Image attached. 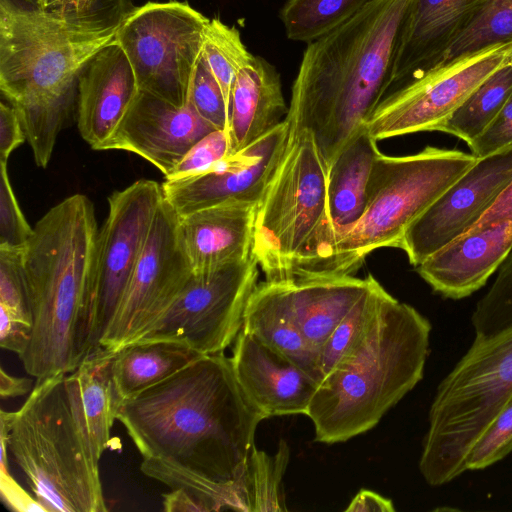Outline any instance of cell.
Listing matches in <instances>:
<instances>
[{
    "label": "cell",
    "instance_id": "1",
    "mask_svg": "<svg viewBox=\"0 0 512 512\" xmlns=\"http://www.w3.org/2000/svg\"><path fill=\"white\" fill-rule=\"evenodd\" d=\"M265 418L223 352L203 355L122 401L116 415L141 465L176 468L222 485L244 482L255 432Z\"/></svg>",
    "mask_w": 512,
    "mask_h": 512
},
{
    "label": "cell",
    "instance_id": "2",
    "mask_svg": "<svg viewBox=\"0 0 512 512\" xmlns=\"http://www.w3.org/2000/svg\"><path fill=\"white\" fill-rule=\"evenodd\" d=\"M124 8L122 0H99L85 12L0 0V90L19 116L38 167H47L79 75L114 41L130 10Z\"/></svg>",
    "mask_w": 512,
    "mask_h": 512
},
{
    "label": "cell",
    "instance_id": "3",
    "mask_svg": "<svg viewBox=\"0 0 512 512\" xmlns=\"http://www.w3.org/2000/svg\"><path fill=\"white\" fill-rule=\"evenodd\" d=\"M413 0H372L308 43L285 119L309 131L327 167L369 119L392 84L402 27Z\"/></svg>",
    "mask_w": 512,
    "mask_h": 512
},
{
    "label": "cell",
    "instance_id": "4",
    "mask_svg": "<svg viewBox=\"0 0 512 512\" xmlns=\"http://www.w3.org/2000/svg\"><path fill=\"white\" fill-rule=\"evenodd\" d=\"M98 230L92 201L74 194L37 221L23 248L32 334L18 357L36 380L74 371L90 352L86 298Z\"/></svg>",
    "mask_w": 512,
    "mask_h": 512
},
{
    "label": "cell",
    "instance_id": "5",
    "mask_svg": "<svg viewBox=\"0 0 512 512\" xmlns=\"http://www.w3.org/2000/svg\"><path fill=\"white\" fill-rule=\"evenodd\" d=\"M431 324L388 292L361 342L323 378L306 416L315 440L347 441L375 427L423 378Z\"/></svg>",
    "mask_w": 512,
    "mask_h": 512
},
{
    "label": "cell",
    "instance_id": "6",
    "mask_svg": "<svg viewBox=\"0 0 512 512\" xmlns=\"http://www.w3.org/2000/svg\"><path fill=\"white\" fill-rule=\"evenodd\" d=\"M0 435L45 512L107 511L74 371L36 380L18 410L2 409Z\"/></svg>",
    "mask_w": 512,
    "mask_h": 512
},
{
    "label": "cell",
    "instance_id": "7",
    "mask_svg": "<svg viewBox=\"0 0 512 512\" xmlns=\"http://www.w3.org/2000/svg\"><path fill=\"white\" fill-rule=\"evenodd\" d=\"M471 153L427 146L406 156L376 157L360 220L332 241L298 277L346 276L383 247H400L408 227L476 161Z\"/></svg>",
    "mask_w": 512,
    "mask_h": 512
},
{
    "label": "cell",
    "instance_id": "8",
    "mask_svg": "<svg viewBox=\"0 0 512 512\" xmlns=\"http://www.w3.org/2000/svg\"><path fill=\"white\" fill-rule=\"evenodd\" d=\"M512 398V326L473 343L440 382L428 414L419 470L431 486L467 472L473 445Z\"/></svg>",
    "mask_w": 512,
    "mask_h": 512
},
{
    "label": "cell",
    "instance_id": "9",
    "mask_svg": "<svg viewBox=\"0 0 512 512\" xmlns=\"http://www.w3.org/2000/svg\"><path fill=\"white\" fill-rule=\"evenodd\" d=\"M327 170L313 135L292 133L256 211L252 255L266 280L291 277L326 220Z\"/></svg>",
    "mask_w": 512,
    "mask_h": 512
},
{
    "label": "cell",
    "instance_id": "10",
    "mask_svg": "<svg viewBox=\"0 0 512 512\" xmlns=\"http://www.w3.org/2000/svg\"><path fill=\"white\" fill-rule=\"evenodd\" d=\"M209 22L186 2L130 9L114 43L125 53L139 90L178 107L188 105Z\"/></svg>",
    "mask_w": 512,
    "mask_h": 512
},
{
    "label": "cell",
    "instance_id": "11",
    "mask_svg": "<svg viewBox=\"0 0 512 512\" xmlns=\"http://www.w3.org/2000/svg\"><path fill=\"white\" fill-rule=\"evenodd\" d=\"M163 200L162 184L144 179L108 197V215L97 233L86 298L90 352L100 347L117 312Z\"/></svg>",
    "mask_w": 512,
    "mask_h": 512
},
{
    "label": "cell",
    "instance_id": "12",
    "mask_svg": "<svg viewBox=\"0 0 512 512\" xmlns=\"http://www.w3.org/2000/svg\"><path fill=\"white\" fill-rule=\"evenodd\" d=\"M258 266L252 255L192 273L170 306L137 341H180L203 355L224 352L242 329L248 300L257 286Z\"/></svg>",
    "mask_w": 512,
    "mask_h": 512
},
{
    "label": "cell",
    "instance_id": "13",
    "mask_svg": "<svg viewBox=\"0 0 512 512\" xmlns=\"http://www.w3.org/2000/svg\"><path fill=\"white\" fill-rule=\"evenodd\" d=\"M512 42L428 70L384 97L365 125L378 141L435 129L491 74L509 62Z\"/></svg>",
    "mask_w": 512,
    "mask_h": 512
},
{
    "label": "cell",
    "instance_id": "14",
    "mask_svg": "<svg viewBox=\"0 0 512 512\" xmlns=\"http://www.w3.org/2000/svg\"><path fill=\"white\" fill-rule=\"evenodd\" d=\"M178 223V215L164 199L101 348L117 352L137 341L190 278L193 272L181 244Z\"/></svg>",
    "mask_w": 512,
    "mask_h": 512
},
{
    "label": "cell",
    "instance_id": "15",
    "mask_svg": "<svg viewBox=\"0 0 512 512\" xmlns=\"http://www.w3.org/2000/svg\"><path fill=\"white\" fill-rule=\"evenodd\" d=\"M512 180V144L477 161L406 230L400 247L415 267L472 229Z\"/></svg>",
    "mask_w": 512,
    "mask_h": 512
},
{
    "label": "cell",
    "instance_id": "16",
    "mask_svg": "<svg viewBox=\"0 0 512 512\" xmlns=\"http://www.w3.org/2000/svg\"><path fill=\"white\" fill-rule=\"evenodd\" d=\"M290 137L286 119L244 149L206 170L162 183L165 201L179 216L227 201L259 204Z\"/></svg>",
    "mask_w": 512,
    "mask_h": 512
},
{
    "label": "cell",
    "instance_id": "17",
    "mask_svg": "<svg viewBox=\"0 0 512 512\" xmlns=\"http://www.w3.org/2000/svg\"><path fill=\"white\" fill-rule=\"evenodd\" d=\"M214 130L190 103L178 107L139 90L107 150L137 154L166 177L196 142Z\"/></svg>",
    "mask_w": 512,
    "mask_h": 512
},
{
    "label": "cell",
    "instance_id": "18",
    "mask_svg": "<svg viewBox=\"0 0 512 512\" xmlns=\"http://www.w3.org/2000/svg\"><path fill=\"white\" fill-rule=\"evenodd\" d=\"M231 362L239 385L266 418L307 414L320 383L289 358L241 329Z\"/></svg>",
    "mask_w": 512,
    "mask_h": 512
},
{
    "label": "cell",
    "instance_id": "19",
    "mask_svg": "<svg viewBox=\"0 0 512 512\" xmlns=\"http://www.w3.org/2000/svg\"><path fill=\"white\" fill-rule=\"evenodd\" d=\"M379 153L377 140L364 124L329 164L326 220L294 266L290 279L299 277L332 241L360 220L366 208L372 166Z\"/></svg>",
    "mask_w": 512,
    "mask_h": 512
},
{
    "label": "cell",
    "instance_id": "20",
    "mask_svg": "<svg viewBox=\"0 0 512 512\" xmlns=\"http://www.w3.org/2000/svg\"><path fill=\"white\" fill-rule=\"evenodd\" d=\"M139 88L123 50L114 41L83 68L77 86V126L94 150H107Z\"/></svg>",
    "mask_w": 512,
    "mask_h": 512
},
{
    "label": "cell",
    "instance_id": "21",
    "mask_svg": "<svg viewBox=\"0 0 512 512\" xmlns=\"http://www.w3.org/2000/svg\"><path fill=\"white\" fill-rule=\"evenodd\" d=\"M512 250V222L472 228L416 266L438 294L462 299L482 288Z\"/></svg>",
    "mask_w": 512,
    "mask_h": 512
},
{
    "label": "cell",
    "instance_id": "22",
    "mask_svg": "<svg viewBox=\"0 0 512 512\" xmlns=\"http://www.w3.org/2000/svg\"><path fill=\"white\" fill-rule=\"evenodd\" d=\"M487 0H413L405 18L392 86L432 69L471 25Z\"/></svg>",
    "mask_w": 512,
    "mask_h": 512
},
{
    "label": "cell",
    "instance_id": "23",
    "mask_svg": "<svg viewBox=\"0 0 512 512\" xmlns=\"http://www.w3.org/2000/svg\"><path fill=\"white\" fill-rule=\"evenodd\" d=\"M257 206L227 201L178 216L181 244L193 273L252 256Z\"/></svg>",
    "mask_w": 512,
    "mask_h": 512
},
{
    "label": "cell",
    "instance_id": "24",
    "mask_svg": "<svg viewBox=\"0 0 512 512\" xmlns=\"http://www.w3.org/2000/svg\"><path fill=\"white\" fill-rule=\"evenodd\" d=\"M276 68L261 56L238 71L230 99L228 139L230 155L244 149L276 127L287 116Z\"/></svg>",
    "mask_w": 512,
    "mask_h": 512
},
{
    "label": "cell",
    "instance_id": "25",
    "mask_svg": "<svg viewBox=\"0 0 512 512\" xmlns=\"http://www.w3.org/2000/svg\"><path fill=\"white\" fill-rule=\"evenodd\" d=\"M373 276H318L280 280L308 342L319 352L325 341L368 290Z\"/></svg>",
    "mask_w": 512,
    "mask_h": 512
},
{
    "label": "cell",
    "instance_id": "26",
    "mask_svg": "<svg viewBox=\"0 0 512 512\" xmlns=\"http://www.w3.org/2000/svg\"><path fill=\"white\" fill-rule=\"evenodd\" d=\"M242 329L289 358L319 383L323 380L319 352L302 333L281 281L257 284L248 300Z\"/></svg>",
    "mask_w": 512,
    "mask_h": 512
},
{
    "label": "cell",
    "instance_id": "27",
    "mask_svg": "<svg viewBox=\"0 0 512 512\" xmlns=\"http://www.w3.org/2000/svg\"><path fill=\"white\" fill-rule=\"evenodd\" d=\"M203 354L173 340L136 341L114 352L111 371L122 402L168 379Z\"/></svg>",
    "mask_w": 512,
    "mask_h": 512
},
{
    "label": "cell",
    "instance_id": "28",
    "mask_svg": "<svg viewBox=\"0 0 512 512\" xmlns=\"http://www.w3.org/2000/svg\"><path fill=\"white\" fill-rule=\"evenodd\" d=\"M113 356L114 352L99 347L74 370L89 434L100 458L110 445L111 429L121 403L112 378Z\"/></svg>",
    "mask_w": 512,
    "mask_h": 512
},
{
    "label": "cell",
    "instance_id": "29",
    "mask_svg": "<svg viewBox=\"0 0 512 512\" xmlns=\"http://www.w3.org/2000/svg\"><path fill=\"white\" fill-rule=\"evenodd\" d=\"M511 95L512 66L508 62L485 79L435 131L458 137L468 145L492 122Z\"/></svg>",
    "mask_w": 512,
    "mask_h": 512
},
{
    "label": "cell",
    "instance_id": "30",
    "mask_svg": "<svg viewBox=\"0 0 512 512\" xmlns=\"http://www.w3.org/2000/svg\"><path fill=\"white\" fill-rule=\"evenodd\" d=\"M372 0H287L280 11L286 36L311 43L353 17Z\"/></svg>",
    "mask_w": 512,
    "mask_h": 512
},
{
    "label": "cell",
    "instance_id": "31",
    "mask_svg": "<svg viewBox=\"0 0 512 512\" xmlns=\"http://www.w3.org/2000/svg\"><path fill=\"white\" fill-rule=\"evenodd\" d=\"M387 291L373 277L368 290L351 308L319 351L323 378L351 352L369 330Z\"/></svg>",
    "mask_w": 512,
    "mask_h": 512
},
{
    "label": "cell",
    "instance_id": "32",
    "mask_svg": "<svg viewBox=\"0 0 512 512\" xmlns=\"http://www.w3.org/2000/svg\"><path fill=\"white\" fill-rule=\"evenodd\" d=\"M509 42H512V0H487L476 19L432 69Z\"/></svg>",
    "mask_w": 512,
    "mask_h": 512
},
{
    "label": "cell",
    "instance_id": "33",
    "mask_svg": "<svg viewBox=\"0 0 512 512\" xmlns=\"http://www.w3.org/2000/svg\"><path fill=\"white\" fill-rule=\"evenodd\" d=\"M289 452L284 440L280 441L278 451L273 456L254 446L244 478L249 512L287 510L281 482Z\"/></svg>",
    "mask_w": 512,
    "mask_h": 512
},
{
    "label": "cell",
    "instance_id": "34",
    "mask_svg": "<svg viewBox=\"0 0 512 512\" xmlns=\"http://www.w3.org/2000/svg\"><path fill=\"white\" fill-rule=\"evenodd\" d=\"M202 55L218 82L230 112V99L238 71L252 54L242 42L240 32L215 17L205 31Z\"/></svg>",
    "mask_w": 512,
    "mask_h": 512
},
{
    "label": "cell",
    "instance_id": "35",
    "mask_svg": "<svg viewBox=\"0 0 512 512\" xmlns=\"http://www.w3.org/2000/svg\"><path fill=\"white\" fill-rule=\"evenodd\" d=\"M471 323L478 337L512 326V250L499 267L489 290L476 303Z\"/></svg>",
    "mask_w": 512,
    "mask_h": 512
},
{
    "label": "cell",
    "instance_id": "36",
    "mask_svg": "<svg viewBox=\"0 0 512 512\" xmlns=\"http://www.w3.org/2000/svg\"><path fill=\"white\" fill-rule=\"evenodd\" d=\"M22 251L23 249L0 248V309L32 325Z\"/></svg>",
    "mask_w": 512,
    "mask_h": 512
},
{
    "label": "cell",
    "instance_id": "37",
    "mask_svg": "<svg viewBox=\"0 0 512 512\" xmlns=\"http://www.w3.org/2000/svg\"><path fill=\"white\" fill-rule=\"evenodd\" d=\"M512 452V398L500 410L470 450L467 471L485 469Z\"/></svg>",
    "mask_w": 512,
    "mask_h": 512
},
{
    "label": "cell",
    "instance_id": "38",
    "mask_svg": "<svg viewBox=\"0 0 512 512\" xmlns=\"http://www.w3.org/2000/svg\"><path fill=\"white\" fill-rule=\"evenodd\" d=\"M189 103L216 130L227 132L229 109L222 90L205 58L201 56L193 79Z\"/></svg>",
    "mask_w": 512,
    "mask_h": 512
},
{
    "label": "cell",
    "instance_id": "39",
    "mask_svg": "<svg viewBox=\"0 0 512 512\" xmlns=\"http://www.w3.org/2000/svg\"><path fill=\"white\" fill-rule=\"evenodd\" d=\"M33 228L20 209L11 186L7 164L0 163V248L23 249Z\"/></svg>",
    "mask_w": 512,
    "mask_h": 512
},
{
    "label": "cell",
    "instance_id": "40",
    "mask_svg": "<svg viewBox=\"0 0 512 512\" xmlns=\"http://www.w3.org/2000/svg\"><path fill=\"white\" fill-rule=\"evenodd\" d=\"M229 155L227 132L214 130L196 142L165 179H179L200 173Z\"/></svg>",
    "mask_w": 512,
    "mask_h": 512
},
{
    "label": "cell",
    "instance_id": "41",
    "mask_svg": "<svg viewBox=\"0 0 512 512\" xmlns=\"http://www.w3.org/2000/svg\"><path fill=\"white\" fill-rule=\"evenodd\" d=\"M512 144V95L492 122L470 144V153L482 158Z\"/></svg>",
    "mask_w": 512,
    "mask_h": 512
},
{
    "label": "cell",
    "instance_id": "42",
    "mask_svg": "<svg viewBox=\"0 0 512 512\" xmlns=\"http://www.w3.org/2000/svg\"><path fill=\"white\" fill-rule=\"evenodd\" d=\"M0 493L3 502L13 511L45 512L38 500L30 495L10 474L6 440L0 439Z\"/></svg>",
    "mask_w": 512,
    "mask_h": 512
},
{
    "label": "cell",
    "instance_id": "43",
    "mask_svg": "<svg viewBox=\"0 0 512 512\" xmlns=\"http://www.w3.org/2000/svg\"><path fill=\"white\" fill-rule=\"evenodd\" d=\"M27 141L16 110L5 102L0 104V163L8 164L11 153Z\"/></svg>",
    "mask_w": 512,
    "mask_h": 512
},
{
    "label": "cell",
    "instance_id": "44",
    "mask_svg": "<svg viewBox=\"0 0 512 512\" xmlns=\"http://www.w3.org/2000/svg\"><path fill=\"white\" fill-rule=\"evenodd\" d=\"M32 325L12 317L0 309V345L20 356L28 346Z\"/></svg>",
    "mask_w": 512,
    "mask_h": 512
},
{
    "label": "cell",
    "instance_id": "45",
    "mask_svg": "<svg viewBox=\"0 0 512 512\" xmlns=\"http://www.w3.org/2000/svg\"><path fill=\"white\" fill-rule=\"evenodd\" d=\"M503 222H512V180L473 228H483Z\"/></svg>",
    "mask_w": 512,
    "mask_h": 512
},
{
    "label": "cell",
    "instance_id": "46",
    "mask_svg": "<svg viewBox=\"0 0 512 512\" xmlns=\"http://www.w3.org/2000/svg\"><path fill=\"white\" fill-rule=\"evenodd\" d=\"M345 511L393 512L395 511V508L390 499L385 498L376 492L362 489L355 495Z\"/></svg>",
    "mask_w": 512,
    "mask_h": 512
},
{
    "label": "cell",
    "instance_id": "47",
    "mask_svg": "<svg viewBox=\"0 0 512 512\" xmlns=\"http://www.w3.org/2000/svg\"><path fill=\"white\" fill-rule=\"evenodd\" d=\"M32 389L30 378L10 375L3 367L0 368V395L3 399L25 395Z\"/></svg>",
    "mask_w": 512,
    "mask_h": 512
},
{
    "label": "cell",
    "instance_id": "48",
    "mask_svg": "<svg viewBox=\"0 0 512 512\" xmlns=\"http://www.w3.org/2000/svg\"><path fill=\"white\" fill-rule=\"evenodd\" d=\"M99 0H38L42 9H55L70 12H85L93 8Z\"/></svg>",
    "mask_w": 512,
    "mask_h": 512
},
{
    "label": "cell",
    "instance_id": "49",
    "mask_svg": "<svg viewBox=\"0 0 512 512\" xmlns=\"http://www.w3.org/2000/svg\"><path fill=\"white\" fill-rule=\"evenodd\" d=\"M22 1L26 4L34 5V6H37V4H38V0H22Z\"/></svg>",
    "mask_w": 512,
    "mask_h": 512
}]
</instances>
